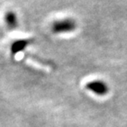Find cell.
Segmentation results:
<instances>
[{
    "instance_id": "obj_3",
    "label": "cell",
    "mask_w": 127,
    "mask_h": 127,
    "mask_svg": "<svg viewBox=\"0 0 127 127\" xmlns=\"http://www.w3.org/2000/svg\"><path fill=\"white\" fill-rule=\"evenodd\" d=\"M88 87L92 91L95 92L96 94H104L107 93V86L104 85L102 82H99V81H93V82H90L88 85Z\"/></svg>"
},
{
    "instance_id": "obj_1",
    "label": "cell",
    "mask_w": 127,
    "mask_h": 127,
    "mask_svg": "<svg viewBox=\"0 0 127 127\" xmlns=\"http://www.w3.org/2000/svg\"><path fill=\"white\" fill-rule=\"evenodd\" d=\"M76 21L74 19L68 17L54 21L51 25V31L55 34L69 33L74 31L76 29Z\"/></svg>"
},
{
    "instance_id": "obj_4",
    "label": "cell",
    "mask_w": 127,
    "mask_h": 127,
    "mask_svg": "<svg viewBox=\"0 0 127 127\" xmlns=\"http://www.w3.org/2000/svg\"><path fill=\"white\" fill-rule=\"evenodd\" d=\"M29 41L26 39H21V40H17V41L14 42L11 47V51L13 54L15 53H17L22 51L24 48H25L26 46H27Z\"/></svg>"
},
{
    "instance_id": "obj_2",
    "label": "cell",
    "mask_w": 127,
    "mask_h": 127,
    "mask_svg": "<svg viewBox=\"0 0 127 127\" xmlns=\"http://www.w3.org/2000/svg\"><path fill=\"white\" fill-rule=\"evenodd\" d=\"M4 21L7 27L10 29H15L18 26V21H17V15L14 12L12 11H8L5 13L4 15Z\"/></svg>"
}]
</instances>
